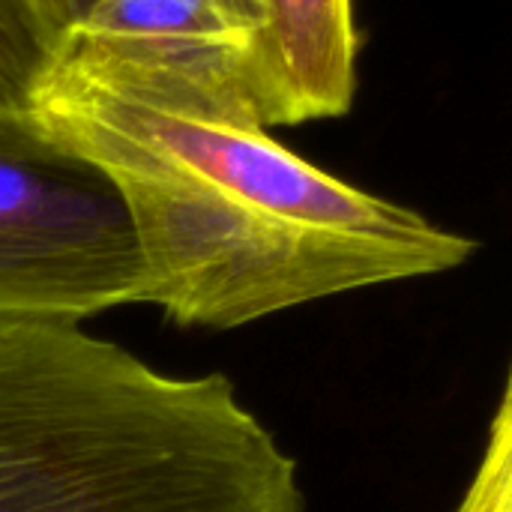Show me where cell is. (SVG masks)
<instances>
[{
    "mask_svg": "<svg viewBox=\"0 0 512 512\" xmlns=\"http://www.w3.org/2000/svg\"><path fill=\"white\" fill-rule=\"evenodd\" d=\"M30 108L120 189L144 303L177 327L234 330L336 294L438 276L465 234L363 192L279 144L249 57L69 36Z\"/></svg>",
    "mask_w": 512,
    "mask_h": 512,
    "instance_id": "6da1fadb",
    "label": "cell"
},
{
    "mask_svg": "<svg viewBox=\"0 0 512 512\" xmlns=\"http://www.w3.org/2000/svg\"><path fill=\"white\" fill-rule=\"evenodd\" d=\"M456 512H512V366L486 453Z\"/></svg>",
    "mask_w": 512,
    "mask_h": 512,
    "instance_id": "52a82bcc",
    "label": "cell"
},
{
    "mask_svg": "<svg viewBox=\"0 0 512 512\" xmlns=\"http://www.w3.org/2000/svg\"><path fill=\"white\" fill-rule=\"evenodd\" d=\"M144 258L114 180L30 105H0V324H69L144 303Z\"/></svg>",
    "mask_w": 512,
    "mask_h": 512,
    "instance_id": "3957f363",
    "label": "cell"
},
{
    "mask_svg": "<svg viewBox=\"0 0 512 512\" xmlns=\"http://www.w3.org/2000/svg\"><path fill=\"white\" fill-rule=\"evenodd\" d=\"M69 36L153 51H228L255 69L264 9L258 0H99Z\"/></svg>",
    "mask_w": 512,
    "mask_h": 512,
    "instance_id": "5b68a950",
    "label": "cell"
},
{
    "mask_svg": "<svg viewBox=\"0 0 512 512\" xmlns=\"http://www.w3.org/2000/svg\"><path fill=\"white\" fill-rule=\"evenodd\" d=\"M0 512H306L225 375H165L69 324H0Z\"/></svg>",
    "mask_w": 512,
    "mask_h": 512,
    "instance_id": "7a4b0ae2",
    "label": "cell"
},
{
    "mask_svg": "<svg viewBox=\"0 0 512 512\" xmlns=\"http://www.w3.org/2000/svg\"><path fill=\"white\" fill-rule=\"evenodd\" d=\"M24 9L30 12L39 36L45 39L48 51L54 54L60 48V42L87 18V12L99 3V0H21Z\"/></svg>",
    "mask_w": 512,
    "mask_h": 512,
    "instance_id": "ba28073f",
    "label": "cell"
},
{
    "mask_svg": "<svg viewBox=\"0 0 512 512\" xmlns=\"http://www.w3.org/2000/svg\"><path fill=\"white\" fill-rule=\"evenodd\" d=\"M258 3L264 36L255 93L267 129L348 114L357 93L354 0Z\"/></svg>",
    "mask_w": 512,
    "mask_h": 512,
    "instance_id": "277c9868",
    "label": "cell"
},
{
    "mask_svg": "<svg viewBox=\"0 0 512 512\" xmlns=\"http://www.w3.org/2000/svg\"><path fill=\"white\" fill-rule=\"evenodd\" d=\"M51 51L21 0H0V105H30Z\"/></svg>",
    "mask_w": 512,
    "mask_h": 512,
    "instance_id": "8992f818",
    "label": "cell"
}]
</instances>
